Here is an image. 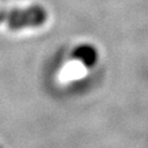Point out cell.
Returning a JSON list of instances; mask_svg holds the SVG:
<instances>
[{
  "label": "cell",
  "instance_id": "6da1fadb",
  "mask_svg": "<svg viewBox=\"0 0 148 148\" xmlns=\"http://www.w3.org/2000/svg\"><path fill=\"white\" fill-rule=\"evenodd\" d=\"M47 19V11L40 5L27 8H1L0 24H5L11 30H22L27 27H38Z\"/></svg>",
  "mask_w": 148,
  "mask_h": 148
},
{
  "label": "cell",
  "instance_id": "7a4b0ae2",
  "mask_svg": "<svg viewBox=\"0 0 148 148\" xmlns=\"http://www.w3.org/2000/svg\"><path fill=\"white\" fill-rule=\"evenodd\" d=\"M74 57L87 67H92L98 62V52L92 45L82 44L75 49Z\"/></svg>",
  "mask_w": 148,
  "mask_h": 148
},
{
  "label": "cell",
  "instance_id": "3957f363",
  "mask_svg": "<svg viewBox=\"0 0 148 148\" xmlns=\"http://www.w3.org/2000/svg\"><path fill=\"white\" fill-rule=\"evenodd\" d=\"M0 148H2V147H1V146H0Z\"/></svg>",
  "mask_w": 148,
  "mask_h": 148
}]
</instances>
